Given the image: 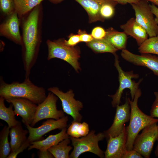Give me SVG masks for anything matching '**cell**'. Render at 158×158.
<instances>
[{"label":"cell","mask_w":158,"mask_h":158,"mask_svg":"<svg viewBox=\"0 0 158 158\" xmlns=\"http://www.w3.org/2000/svg\"><path fill=\"white\" fill-rule=\"evenodd\" d=\"M157 127L158 130V125H157ZM157 140L158 141V143L155 149L154 154L156 156L158 157V138Z\"/></svg>","instance_id":"41"},{"label":"cell","mask_w":158,"mask_h":158,"mask_svg":"<svg viewBox=\"0 0 158 158\" xmlns=\"http://www.w3.org/2000/svg\"><path fill=\"white\" fill-rule=\"evenodd\" d=\"M80 41V36L77 35H71L69 37L68 39L66 40H64L65 43L70 47H74Z\"/></svg>","instance_id":"34"},{"label":"cell","mask_w":158,"mask_h":158,"mask_svg":"<svg viewBox=\"0 0 158 158\" xmlns=\"http://www.w3.org/2000/svg\"><path fill=\"white\" fill-rule=\"evenodd\" d=\"M58 97L50 92L45 99L38 104L33 120L30 125L33 127L38 122L44 119L58 120L65 116L64 112L57 109L56 103Z\"/></svg>","instance_id":"9"},{"label":"cell","mask_w":158,"mask_h":158,"mask_svg":"<svg viewBox=\"0 0 158 158\" xmlns=\"http://www.w3.org/2000/svg\"><path fill=\"white\" fill-rule=\"evenodd\" d=\"M5 100L13 104L16 115L20 116L25 125L31 124L34 118L37 104L28 99L21 98H10Z\"/></svg>","instance_id":"13"},{"label":"cell","mask_w":158,"mask_h":158,"mask_svg":"<svg viewBox=\"0 0 158 158\" xmlns=\"http://www.w3.org/2000/svg\"><path fill=\"white\" fill-rule=\"evenodd\" d=\"M79 4L87 12L89 22L93 23L104 20L101 18L99 11L102 6L107 3L116 2L112 0H74Z\"/></svg>","instance_id":"18"},{"label":"cell","mask_w":158,"mask_h":158,"mask_svg":"<svg viewBox=\"0 0 158 158\" xmlns=\"http://www.w3.org/2000/svg\"><path fill=\"white\" fill-rule=\"evenodd\" d=\"M15 11L21 17L40 5L44 0H13Z\"/></svg>","instance_id":"24"},{"label":"cell","mask_w":158,"mask_h":158,"mask_svg":"<svg viewBox=\"0 0 158 158\" xmlns=\"http://www.w3.org/2000/svg\"><path fill=\"white\" fill-rule=\"evenodd\" d=\"M155 97L150 111V115L152 117L158 118V91L154 92Z\"/></svg>","instance_id":"32"},{"label":"cell","mask_w":158,"mask_h":158,"mask_svg":"<svg viewBox=\"0 0 158 158\" xmlns=\"http://www.w3.org/2000/svg\"><path fill=\"white\" fill-rule=\"evenodd\" d=\"M152 2V4L158 6V0H146Z\"/></svg>","instance_id":"40"},{"label":"cell","mask_w":158,"mask_h":158,"mask_svg":"<svg viewBox=\"0 0 158 158\" xmlns=\"http://www.w3.org/2000/svg\"><path fill=\"white\" fill-rule=\"evenodd\" d=\"M120 28L127 36H130L134 38L139 46L148 38L149 35L147 31L135 18H131L125 23L121 25Z\"/></svg>","instance_id":"17"},{"label":"cell","mask_w":158,"mask_h":158,"mask_svg":"<svg viewBox=\"0 0 158 158\" xmlns=\"http://www.w3.org/2000/svg\"><path fill=\"white\" fill-rule=\"evenodd\" d=\"M18 16L15 11L8 15V17L0 25V34L15 43L22 45L23 41L19 30Z\"/></svg>","instance_id":"16"},{"label":"cell","mask_w":158,"mask_h":158,"mask_svg":"<svg viewBox=\"0 0 158 158\" xmlns=\"http://www.w3.org/2000/svg\"><path fill=\"white\" fill-rule=\"evenodd\" d=\"M104 38L118 50L126 49L127 35L123 31L120 32L110 28L106 31Z\"/></svg>","instance_id":"21"},{"label":"cell","mask_w":158,"mask_h":158,"mask_svg":"<svg viewBox=\"0 0 158 158\" xmlns=\"http://www.w3.org/2000/svg\"><path fill=\"white\" fill-rule=\"evenodd\" d=\"M117 4L116 2L107 3L102 6L100 9L99 14L104 21L105 19L109 18L113 16L115 11L114 7Z\"/></svg>","instance_id":"29"},{"label":"cell","mask_w":158,"mask_h":158,"mask_svg":"<svg viewBox=\"0 0 158 158\" xmlns=\"http://www.w3.org/2000/svg\"><path fill=\"white\" fill-rule=\"evenodd\" d=\"M150 5L152 13L155 16V21L158 25V8L153 4Z\"/></svg>","instance_id":"38"},{"label":"cell","mask_w":158,"mask_h":158,"mask_svg":"<svg viewBox=\"0 0 158 158\" xmlns=\"http://www.w3.org/2000/svg\"><path fill=\"white\" fill-rule=\"evenodd\" d=\"M30 144V143L27 139L25 142L15 151L13 152H11L7 158H16L18 154L23 152L25 150L28 148Z\"/></svg>","instance_id":"33"},{"label":"cell","mask_w":158,"mask_h":158,"mask_svg":"<svg viewBox=\"0 0 158 158\" xmlns=\"http://www.w3.org/2000/svg\"><path fill=\"white\" fill-rule=\"evenodd\" d=\"M38 157L39 158H54L53 155L48 150L40 151L38 154Z\"/></svg>","instance_id":"37"},{"label":"cell","mask_w":158,"mask_h":158,"mask_svg":"<svg viewBox=\"0 0 158 158\" xmlns=\"http://www.w3.org/2000/svg\"><path fill=\"white\" fill-rule=\"evenodd\" d=\"M10 128L4 126L0 132V158H7L11 152L10 143L8 140Z\"/></svg>","instance_id":"27"},{"label":"cell","mask_w":158,"mask_h":158,"mask_svg":"<svg viewBox=\"0 0 158 158\" xmlns=\"http://www.w3.org/2000/svg\"></svg>","instance_id":"43"},{"label":"cell","mask_w":158,"mask_h":158,"mask_svg":"<svg viewBox=\"0 0 158 158\" xmlns=\"http://www.w3.org/2000/svg\"><path fill=\"white\" fill-rule=\"evenodd\" d=\"M48 60L57 58L68 63L77 72L80 70L78 60L80 58V51L78 48L66 45L64 40L59 39L51 41L47 40Z\"/></svg>","instance_id":"4"},{"label":"cell","mask_w":158,"mask_h":158,"mask_svg":"<svg viewBox=\"0 0 158 158\" xmlns=\"http://www.w3.org/2000/svg\"><path fill=\"white\" fill-rule=\"evenodd\" d=\"M95 131L92 130L86 136L80 138L70 137L73 147L70 158H78L81 154L85 152L92 153L101 158L104 157V152L99 148L98 142L105 138L104 133H99L96 135Z\"/></svg>","instance_id":"5"},{"label":"cell","mask_w":158,"mask_h":158,"mask_svg":"<svg viewBox=\"0 0 158 158\" xmlns=\"http://www.w3.org/2000/svg\"><path fill=\"white\" fill-rule=\"evenodd\" d=\"M0 10L4 14L9 15L15 11L13 0H0Z\"/></svg>","instance_id":"30"},{"label":"cell","mask_w":158,"mask_h":158,"mask_svg":"<svg viewBox=\"0 0 158 158\" xmlns=\"http://www.w3.org/2000/svg\"><path fill=\"white\" fill-rule=\"evenodd\" d=\"M106 31L102 28L96 27L92 30L91 35L94 39H102L105 37Z\"/></svg>","instance_id":"31"},{"label":"cell","mask_w":158,"mask_h":158,"mask_svg":"<svg viewBox=\"0 0 158 158\" xmlns=\"http://www.w3.org/2000/svg\"><path fill=\"white\" fill-rule=\"evenodd\" d=\"M141 54H152L158 56V36L148 38L138 48Z\"/></svg>","instance_id":"28"},{"label":"cell","mask_w":158,"mask_h":158,"mask_svg":"<svg viewBox=\"0 0 158 158\" xmlns=\"http://www.w3.org/2000/svg\"><path fill=\"white\" fill-rule=\"evenodd\" d=\"M116 107L113 123L107 130L104 132L105 138H107L110 136L115 137L118 135L123 130L125 123L130 120V107L128 97H126L124 104L120 106L118 105Z\"/></svg>","instance_id":"12"},{"label":"cell","mask_w":158,"mask_h":158,"mask_svg":"<svg viewBox=\"0 0 158 158\" xmlns=\"http://www.w3.org/2000/svg\"><path fill=\"white\" fill-rule=\"evenodd\" d=\"M47 90L56 95L60 99L63 110L68 115L71 116L73 121L81 122L82 116L80 111L83 108V104L79 100L74 98V94L71 90L64 92L57 87H50Z\"/></svg>","instance_id":"10"},{"label":"cell","mask_w":158,"mask_h":158,"mask_svg":"<svg viewBox=\"0 0 158 158\" xmlns=\"http://www.w3.org/2000/svg\"><path fill=\"white\" fill-rule=\"evenodd\" d=\"M78 33L80 36V42L87 43L91 41L94 39L91 34H87L85 32L79 30Z\"/></svg>","instance_id":"36"},{"label":"cell","mask_w":158,"mask_h":158,"mask_svg":"<svg viewBox=\"0 0 158 158\" xmlns=\"http://www.w3.org/2000/svg\"><path fill=\"white\" fill-rule=\"evenodd\" d=\"M89 131V125L87 123L73 121L67 130V133L70 137L78 138L86 136Z\"/></svg>","instance_id":"26"},{"label":"cell","mask_w":158,"mask_h":158,"mask_svg":"<svg viewBox=\"0 0 158 158\" xmlns=\"http://www.w3.org/2000/svg\"><path fill=\"white\" fill-rule=\"evenodd\" d=\"M127 131L124 126L123 130L118 136L113 137L109 136L107 139V146L104 152L105 158H122L127 150L126 143Z\"/></svg>","instance_id":"15"},{"label":"cell","mask_w":158,"mask_h":158,"mask_svg":"<svg viewBox=\"0 0 158 158\" xmlns=\"http://www.w3.org/2000/svg\"><path fill=\"white\" fill-rule=\"evenodd\" d=\"M70 138L65 139L48 150L55 158H69V152L73 147L68 145L70 143Z\"/></svg>","instance_id":"23"},{"label":"cell","mask_w":158,"mask_h":158,"mask_svg":"<svg viewBox=\"0 0 158 158\" xmlns=\"http://www.w3.org/2000/svg\"><path fill=\"white\" fill-rule=\"evenodd\" d=\"M116 2L117 4H119L122 5H125L127 4H132L136 3L141 0H112Z\"/></svg>","instance_id":"39"},{"label":"cell","mask_w":158,"mask_h":158,"mask_svg":"<svg viewBox=\"0 0 158 158\" xmlns=\"http://www.w3.org/2000/svg\"></svg>","instance_id":"44"},{"label":"cell","mask_w":158,"mask_h":158,"mask_svg":"<svg viewBox=\"0 0 158 158\" xmlns=\"http://www.w3.org/2000/svg\"><path fill=\"white\" fill-rule=\"evenodd\" d=\"M28 133V130L23 129L20 121L10 128L11 152H14L26 141L28 139L26 135Z\"/></svg>","instance_id":"20"},{"label":"cell","mask_w":158,"mask_h":158,"mask_svg":"<svg viewBox=\"0 0 158 158\" xmlns=\"http://www.w3.org/2000/svg\"><path fill=\"white\" fill-rule=\"evenodd\" d=\"M0 82V97L5 100L10 98H21L38 104L47 96L45 89L34 84L29 78H25L21 83L14 82L8 84L2 80Z\"/></svg>","instance_id":"2"},{"label":"cell","mask_w":158,"mask_h":158,"mask_svg":"<svg viewBox=\"0 0 158 158\" xmlns=\"http://www.w3.org/2000/svg\"><path fill=\"white\" fill-rule=\"evenodd\" d=\"M40 5L31 11L23 25V61L25 78H29L31 70L36 63L40 44L39 23Z\"/></svg>","instance_id":"1"},{"label":"cell","mask_w":158,"mask_h":158,"mask_svg":"<svg viewBox=\"0 0 158 158\" xmlns=\"http://www.w3.org/2000/svg\"><path fill=\"white\" fill-rule=\"evenodd\" d=\"M121 57L125 60L135 65L147 67L158 76V56L150 54H135L126 49L122 50Z\"/></svg>","instance_id":"14"},{"label":"cell","mask_w":158,"mask_h":158,"mask_svg":"<svg viewBox=\"0 0 158 158\" xmlns=\"http://www.w3.org/2000/svg\"><path fill=\"white\" fill-rule=\"evenodd\" d=\"M68 120L67 116H65L58 120L49 118L43 122L41 126L37 128H34L27 124L25 125L29 134L28 140L30 143L43 140V136L48 133L56 129L61 130L66 128Z\"/></svg>","instance_id":"11"},{"label":"cell","mask_w":158,"mask_h":158,"mask_svg":"<svg viewBox=\"0 0 158 158\" xmlns=\"http://www.w3.org/2000/svg\"><path fill=\"white\" fill-rule=\"evenodd\" d=\"M87 46L97 53L109 52L114 54L118 50L113 46L105 38L95 39L87 43Z\"/></svg>","instance_id":"25"},{"label":"cell","mask_w":158,"mask_h":158,"mask_svg":"<svg viewBox=\"0 0 158 158\" xmlns=\"http://www.w3.org/2000/svg\"><path fill=\"white\" fill-rule=\"evenodd\" d=\"M66 128H63L59 133L54 135H50L46 139L32 142L28 147L30 150L35 149L40 151L48 150L51 147L58 144L63 140L70 138L67 133Z\"/></svg>","instance_id":"19"},{"label":"cell","mask_w":158,"mask_h":158,"mask_svg":"<svg viewBox=\"0 0 158 158\" xmlns=\"http://www.w3.org/2000/svg\"><path fill=\"white\" fill-rule=\"evenodd\" d=\"M143 158L140 153L133 150H127L124 154L122 158Z\"/></svg>","instance_id":"35"},{"label":"cell","mask_w":158,"mask_h":158,"mask_svg":"<svg viewBox=\"0 0 158 158\" xmlns=\"http://www.w3.org/2000/svg\"><path fill=\"white\" fill-rule=\"evenodd\" d=\"M150 4L146 0L131 4L135 11L136 20L146 30L150 37L158 35V25Z\"/></svg>","instance_id":"7"},{"label":"cell","mask_w":158,"mask_h":158,"mask_svg":"<svg viewBox=\"0 0 158 158\" xmlns=\"http://www.w3.org/2000/svg\"><path fill=\"white\" fill-rule=\"evenodd\" d=\"M141 91L138 89L133 100L128 97L131 111L129 125L127 127V140L126 147L127 150H132L134 140L139 132L147 126L158 122V119L144 113L139 108L138 103L141 95Z\"/></svg>","instance_id":"3"},{"label":"cell","mask_w":158,"mask_h":158,"mask_svg":"<svg viewBox=\"0 0 158 158\" xmlns=\"http://www.w3.org/2000/svg\"><path fill=\"white\" fill-rule=\"evenodd\" d=\"M157 122L149 125L138 134L133 144V150H135L145 158H149L153 146L158 138Z\"/></svg>","instance_id":"8"},{"label":"cell","mask_w":158,"mask_h":158,"mask_svg":"<svg viewBox=\"0 0 158 158\" xmlns=\"http://www.w3.org/2000/svg\"><path fill=\"white\" fill-rule=\"evenodd\" d=\"M51 2L57 4L61 2L63 0H49Z\"/></svg>","instance_id":"42"},{"label":"cell","mask_w":158,"mask_h":158,"mask_svg":"<svg viewBox=\"0 0 158 158\" xmlns=\"http://www.w3.org/2000/svg\"><path fill=\"white\" fill-rule=\"evenodd\" d=\"M5 100L4 98L0 97V119L7 123L10 128L17 125L19 121L16 118L13 104L10 103L9 107H6L4 104Z\"/></svg>","instance_id":"22"},{"label":"cell","mask_w":158,"mask_h":158,"mask_svg":"<svg viewBox=\"0 0 158 158\" xmlns=\"http://www.w3.org/2000/svg\"><path fill=\"white\" fill-rule=\"evenodd\" d=\"M114 54L115 58L114 66L118 71L119 84L118 88L115 93L109 96L112 98L111 104L112 107H115L120 104L122 94L125 89H129L131 100H133L135 95L139 89V85L142 81V79H140L137 83L132 80L133 78H138L139 77L138 75L134 73L133 71H124L120 65L117 55L116 53Z\"/></svg>","instance_id":"6"}]
</instances>
